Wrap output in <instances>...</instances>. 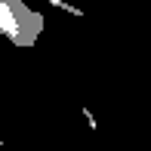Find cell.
<instances>
[{"label":"cell","instance_id":"1","mask_svg":"<svg viewBox=\"0 0 151 151\" xmlns=\"http://www.w3.org/2000/svg\"><path fill=\"white\" fill-rule=\"evenodd\" d=\"M40 31H43L40 12H31L19 0H0V34H6L16 46H34Z\"/></svg>","mask_w":151,"mask_h":151},{"label":"cell","instance_id":"2","mask_svg":"<svg viewBox=\"0 0 151 151\" xmlns=\"http://www.w3.org/2000/svg\"><path fill=\"white\" fill-rule=\"evenodd\" d=\"M83 117H86V123H90V129H99V123H96V117H93L90 108H83Z\"/></svg>","mask_w":151,"mask_h":151}]
</instances>
